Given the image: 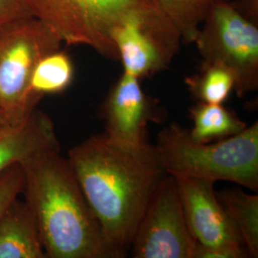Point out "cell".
<instances>
[{
	"instance_id": "cell-4",
	"label": "cell",
	"mask_w": 258,
	"mask_h": 258,
	"mask_svg": "<svg viewBox=\"0 0 258 258\" xmlns=\"http://www.w3.org/2000/svg\"><path fill=\"white\" fill-rule=\"evenodd\" d=\"M62 41L34 16L0 24V113L8 125L27 119L42 99L31 91L37 62Z\"/></svg>"
},
{
	"instance_id": "cell-10",
	"label": "cell",
	"mask_w": 258,
	"mask_h": 258,
	"mask_svg": "<svg viewBox=\"0 0 258 258\" xmlns=\"http://www.w3.org/2000/svg\"><path fill=\"white\" fill-rule=\"evenodd\" d=\"M174 178L184 218L194 240L207 247L247 251L239 232L217 198L215 182L192 177Z\"/></svg>"
},
{
	"instance_id": "cell-8",
	"label": "cell",
	"mask_w": 258,
	"mask_h": 258,
	"mask_svg": "<svg viewBox=\"0 0 258 258\" xmlns=\"http://www.w3.org/2000/svg\"><path fill=\"white\" fill-rule=\"evenodd\" d=\"M196 245L184 218L175 178L158 184L134 232L135 258H192Z\"/></svg>"
},
{
	"instance_id": "cell-2",
	"label": "cell",
	"mask_w": 258,
	"mask_h": 258,
	"mask_svg": "<svg viewBox=\"0 0 258 258\" xmlns=\"http://www.w3.org/2000/svg\"><path fill=\"white\" fill-rule=\"evenodd\" d=\"M21 166L24 201L37 222L46 257L120 258L59 148L42 151Z\"/></svg>"
},
{
	"instance_id": "cell-11",
	"label": "cell",
	"mask_w": 258,
	"mask_h": 258,
	"mask_svg": "<svg viewBox=\"0 0 258 258\" xmlns=\"http://www.w3.org/2000/svg\"><path fill=\"white\" fill-rule=\"evenodd\" d=\"M53 148H59L54 122L36 108L21 123L0 131V174L13 165H22L30 158Z\"/></svg>"
},
{
	"instance_id": "cell-5",
	"label": "cell",
	"mask_w": 258,
	"mask_h": 258,
	"mask_svg": "<svg viewBox=\"0 0 258 258\" xmlns=\"http://www.w3.org/2000/svg\"><path fill=\"white\" fill-rule=\"evenodd\" d=\"M32 15L51 28L62 43L90 47L119 59L112 40L115 28L154 0H25Z\"/></svg>"
},
{
	"instance_id": "cell-14",
	"label": "cell",
	"mask_w": 258,
	"mask_h": 258,
	"mask_svg": "<svg viewBox=\"0 0 258 258\" xmlns=\"http://www.w3.org/2000/svg\"><path fill=\"white\" fill-rule=\"evenodd\" d=\"M217 198L239 232L250 257H258V195L239 187L216 192Z\"/></svg>"
},
{
	"instance_id": "cell-13",
	"label": "cell",
	"mask_w": 258,
	"mask_h": 258,
	"mask_svg": "<svg viewBox=\"0 0 258 258\" xmlns=\"http://www.w3.org/2000/svg\"><path fill=\"white\" fill-rule=\"evenodd\" d=\"M192 128L190 137L199 143H210L229 138L248 125L233 111L224 104L197 102L189 109Z\"/></svg>"
},
{
	"instance_id": "cell-6",
	"label": "cell",
	"mask_w": 258,
	"mask_h": 258,
	"mask_svg": "<svg viewBox=\"0 0 258 258\" xmlns=\"http://www.w3.org/2000/svg\"><path fill=\"white\" fill-rule=\"evenodd\" d=\"M202 63L224 65L244 97L258 88V24L243 17L230 0L212 7L194 39Z\"/></svg>"
},
{
	"instance_id": "cell-7",
	"label": "cell",
	"mask_w": 258,
	"mask_h": 258,
	"mask_svg": "<svg viewBox=\"0 0 258 258\" xmlns=\"http://www.w3.org/2000/svg\"><path fill=\"white\" fill-rule=\"evenodd\" d=\"M123 72L140 81L164 71L177 55L182 36L157 6L139 12L112 34Z\"/></svg>"
},
{
	"instance_id": "cell-20",
	"label": "cell",
	"mask_w": 258,
	"mask_h": 258,
	"mask_svg": "<svg viewBox=\"0 0 258 258\" xmlns=\"http://www.w3.org/2000/svg\"><path fill=\"white\" fill-rule=\"evenodd\" d=\"M249 257L245 250L207 247L196 242L192 258H244Z\"/></svg>"
},
{
	"instance_id": "cell-19",
	"label": "cell",
	"mask_w": 258,
	"mask_h": 258,
	"mask_svg": "<svg viewBox=\"0 0 258 258\" xmlns=\"http://www.w3.org/2000/svg\"><path fill=\"white\" fill-rule=\"evenodd\" d=\"M32 16L25 0H0V24Z\"/></svg>"
},
{
	"instance_id": "cell-21",
	"label": "cell",
	"mask_w": 258,
	"mask_h": 258,
	"mask_svg": "<svg viewBox=\"0 0 258 258\" xmlns=\"http://www.w3.org/2000/svg\"><path fill=\"white\" fill-rule=\"evenodd\" d=\"M230 2L243 17L258 24V0H230Z\"/></svg>"
},
{
	"instance_id": "cell-15",
	"label": "cell",
	"mask_w": 258,
	"mask_h": 258,
	"mask_svg": "<svg viewBox=\"0 0 258 258\" xmlns=\"http://www.w3.org/2000/svg\"><path fill=\"white\" fill-rule=\"evenodd\" d=\"M74 64L70 55L56 50L44 55L31 78V91L40 98L64 92L74 80Z\"/></svg>"
},
{
	"instance_id": "cell-17",
	"label": "cell",
	"mask_w": 258,
	"mask_h": 258,
	"mask_svg": "<svg viewBox=\"0 0 258 258\" xmlns=\"http://www.w3.org/2000/svg\"><path fill=\"white\" fill-rule=\"evenodd\" d=\"M225 0H154L175 25L182 36L183 43H194L201 24L212 7Z\"/></svg>"
},
{
	"instance_id": "cell-1",
	"label": "cell",
	"mask_w": 258,
	"mask_h": 258,
	"mask_svg": "<svg viewBox=\"0 0 258 258\" xmlns=\"http://www.w3.org/2000/svg\"><path fill=\"white\" fill-rule=\"evenodd\" d=\"M67 160L106 239L124 257L152 194L166 175L155 146L124 147L102 133L71 148Z\"/></svg>"
},
{
	"instance_id": "cell-22",
	"label": "cell",
	"mask_w": 258,
	"mask_h": 258,
	"mask_svg": "<svg viewBox=\"0 0 258 258\" xmlns=\"http://www.w3.org/2000/svg\"><path fill=\"white\" fill-rule=\"evenodd\" d=\"M7 126H10V125L7 124V122L5 121L4 118L2 117V115H1V113H0V131H2L3 129L6 128Z\"/></svg>"
},
{
	"instance_id": "cell-9",
	"label": "cell",
	"mask_w": 258,
	"mask_h": 258,
	"mask_svg": "<svg viewBox=\"0 0 258 258\" xmlns=\"http://www.w3.org/2000/svg\"><path fill=\"white\" fill-rule=\"evenodd\" d=\"M104 135L111 142L130 148L149 143V122L164 118L157 102L142 88L141 81L122 73L114 83L100 108Z\"/></svg>"
},
{
	"instance_id": "cell-12",
	"label": "cell",
	"mask_w": 258,
	"mask_h": 258,
	"mask_svg": "<svg viewBox=\"0 0 258 258\" xmlns=\"http://www.w3.org/2000/svg\"><path fill=\"white\" fill-rule=\"evenodd\" d=\"M37 222L17 198L0 219V258H45Z\"/></svg>"
},
{
	"instance_id": "cell-3",
	"label": "cell",
	"mask_w": 258,
	"mask_h": 258,
	"mask_svg": "<svg viewBox=\"0 0 258 258\" xmlns=\"http://www.w3.org/2000/svg\"><path fill=\"white\" fill-rule=\"evenodd\" d=\"M155 146L166 174L227 181L258 189V122L220 141L199 143L177 123L158 134Z\"/></svg>"
},
{
	"instance_id": "cell-18",
	"label": "cell",
	"mask_w": 258,
	"mask_h": 258,
	"mask_svg": "<svg viewBox=\"0 0 258 258\" xmlns=\"http://www.w3.org/2000/svg\"><path fill=\"white\" fill-rule=\"evenodd\" d=\"M24 188V171L20 164L10 166L0 174V219Z\"/></svg>"
},
{
	"instance_id": "cell-16",
	"label": "cell",
	"mask_w": 258,
	"mask_h": 258,
	"mask_svg": "<svg viewBox=\"0 0 258 258\" xmlns=\"http://www.w3.org/2000/svg\"><path fill=\"white\" fill-rule=\"evenodd\" d=\"M189 92L198 102L224 104L234 91V76L224 65L202 63L200 70L184 79Z\"/></svg>"
}]
</instances>
